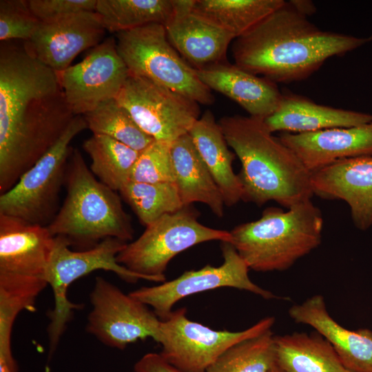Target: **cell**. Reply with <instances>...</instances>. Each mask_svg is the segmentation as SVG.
<instances>
[{"mask_svg":"<svg viewBox=\"0 0 372 372\" xmlns=\"http://www.w3.org/2000/svg\"><path fill=\"white\" fill-rule=\"evenodd\" d=\"M40 23L28 0L0 1L1 41H28Z\"/></svg>","mask_w":372,"mask_h":372,"instance_id":"836d02e7","label":"cell"},{"mask_svg":"<svg viewBox=\"0 0 372 372\" xmlns=\"http://www.w3.org/2000/svg\"><path fill=\"white\" fill-rule=\"evenodd\" d=\"M83 116L93 134L107 136L139 152L154 141L116 99L102 103Z\"/></svg>","mask_w":372,"mask_h":372,"instance_id":"f546056e","label":"cell"},{"mask_svg":"<svg viewBox=\"0 0 372 372\" xmlns=\"http://www.w3.org/2000/svg\"><path fill=\"white\" fill-rule=\"evenodd\" d=\"M277 364L286 372H351L318 332L274 335Z\"/></svg>","mask_w":372,"mask_h":372,"instance_id":"d4e9b609","label":"cell"},{"mask_svg":"<svg viewBox=\"0 0 372 372\" xmlns=\"http://www.w3.org/2000/svg\"><path fill=\"white\" fill-rule=\"evenodd\" d=\"M0 372H14L7 364L0 362Z\"/></svg>","mask_w":372,"mask_h":372,"instance_id":"74e56055","label":"cell"},{"mask_svg":"<svg viewBox=\"0 0 372 372\" xmlns=\"http://www.w3.org/2000/svg\"><path fill=\"white\" fill-rule=\"evenodd\" d=\"M264 122L272 133H311L366 124L372 122V114L318 104L304 96L285 92L276 110Z\"/></svg>","mask_w":372,"mask_h":372,"instance_id":"7402d4cb","label":"cell"},{"mask_svg":"<svg viewBox=\"0 0 372 372\" xmlns=\"http://www.w3.org/2000/svg\"><path fill=\"white\" fill-rule=\"evenodd\" d=\"M274 322L273 317H267L240 331H216L189 320L182 308L162 320L160 353L183 372H206L231 347L270 330Z\"/></svg>","mask_w":372,"mask_h":372,"instance_id":"30bf717a","label":"cell"},{"mask_svg":"<svg viewBox=\"0 0 372 372\" xmlns=\"http://www.w3.org/2000/svg\"><path fill=\"white\" fill-rule=\"evenodd\" d=\"M45 279L0 272V360L17 366L10 345L11 332L17 315L34 311L36 299L48 285Z\"/></svg>","mask_w":372,"mask_h":372,"instance_id":"4316f807","label":"cell"},{"mask_svg":"<svg viewBox=\"0 0 372 372\" xmlns=\"http://www.w3.org/2000/svg\"><path fill=\"white\" fill-rule=\"evenodd\" d=\"M119 192L145 227L165 214L185 207L175 183L130 180Z\"/></svg>","mask_w":372,"mask_h":372,"instance_id":"4dcf8cb0","label":"cell"},{"mask_svg":"<svg viewBox=\"0 0 372 372\" xmlns=\"http://www.w3.org/2000/svg\"><path fill=\"white\" fill-rule=\"evenodd\" d=\"M127 244L118 238H107L90 249L74 251L65 237L55 236L45 273L54 299V309L48 314L50 323L47 329L50 353L56 349L74 311L82 308L81 304L73 303L68 298V289L73 282L96 270L114 272L127 282L146 280L144 276L118 262L117 255Z\"/></svg>","mask_w":372,"mask_h":372,"instance_id":"52a82bcc","label":"cell"},{"mask_svg":"<svg viewBox=\"0 0 372 372\" xmlns=\"http://www.w3.org/2000/svg\"><path fill=\"white\" fill-rule=\"evenodd\" d=\"M218 124L241 163L242 200L259 206L273 200L288 209L311 200V172L264 120L235 115L221 118Z\"/></svg>","mask_w":372,"mask_h":372,"instance_id":"3957f363","label":"cell"},{"mask_svg":"<svg viewBox=\"0 0 372 372\" xmlns=\"http://www.w3.org/2000/svg\"><path fill=\"white\" fill-rule=\"evenodd\" d=\"M289 315L296 322L315 329L331 344L349 371L372 372V331L343 327L329 315L322 296L315 295L292 306Z\"/></svg>","mask_w":372,"mask_h":372,"instance_id":"ffe728a7","label":"cell"},{"mask_svg":"<svg viewBox=\"0 0 372 372\" xmlns=\"http://www.w3.org/2000/svg\"><path fill=\"white\" fill-rule=\"evenodd\" d=\"M276 363L271 329L225 351L206 372H270Z\"/></svg>","mask_w":372,"mask_h":372,"instance_id":"1f68e13d","label":"cell"},{"mask_svg":"<svg viewBox=\"0 0 372 372\" xmlns=\"http://www.w3.org/2000/svg\"><path fill=\"white\" fill-rule=\"evenodd\" d=\"M170 149L175 184L184 207L201 203L222 217L225 205L222 194L189 133L172 143Z\"/></svg>","mask_w":372,"mask_h":372,"instance_id":"603a6c76","label":"cell"},{"mask_svg":"<svg viewBox=\"0 0 372 372\" xmlns=\"http://www.w3.org/2000/svg\"><path fill=\"white\" fill-rule=\"evenodd\" d=\"M323 223L320 209L311 200L287 211L269 207L259 219L230 231L229 243L249 269L284 271L320 245Z\"/></svg>","mask_w":372,"mask_h":372,"instance_id":"5b68a950","label":"cell"},{"mask_svg":"<svg viewBox=\"0 0 372 372\" xmlns=\"http://www.w3.org/2000/svg\"><path fill=\"white\" fill-rule=\"evenodd\" d=\"M74 116L59 73L25 41H1L0 194L56 143Z\"/></svg>","mask_w":372,"mask_h":372,"instance_id":"6da1fadb","label":"cell"},{"mask_svg":"<svg viewBox=\"0 0 372 372\" xmlns=\"http://www.w3.org/2000/svg\"><path fill=\"white\" fill-rule=\"evenodd\" d=\"M95 11L105 30L116 34L151 23L165 25L175 14L176 0H97Z\"/></svg>","mask_w":372,"mask_h":372,"instance_id":"83f0119b","label":"cell"},{"mask_svg":"<svg viewBox=\"0 0 372 372\" xmlns=\"http://www.w3.org/2000/svg\"><path fill=\"white\" fill-rule=\"evenodd\" d=\"M90 298L86 331L103 344L123 349L148 338L158 342L162 320L147 305L101 276L95 278Z\"/></svg>","mask_w":372,"mask_h":372,"instance_id":"7c38bea8","label":"cell"},{"mask_svg":"<svg viewBox=\"0 0 372 372\" xmlns=\"http://www.w3.org/2000/svg\"><path fill=\"white\" fill-rule=\"evenodd\" d=\"M313 195L342 200L360 230L372 226V156L339 160L311 172Z\"/></svg>","mask_w":372,"mask_h":372,"instance_id":"2e32d148","label":"cell"},{"mask_svg":"<svg viewBox=\"0 0 372 372\" xmlns=\"http://www.w3.org/2000/svg\"><path fill=\"white\" fill-rule=\"evenodd\" d=\"M64 185V201L47 226L53 236L65 237L77 251L107 238L132 240L131 219L120 196L96 178L78 149L73 148L69 157Z\"/></svg>","mask_w":372,"mask_h":372,"instance_id":"277c9868","label":"cell"},{"mask_svg":"<svg viewBox=\"0 0 372 372\" xmlns=\"http://www.w3.org/2000/svg\"><path fill=\"white\" fill-rule=\"evenodd\" d=\"M193 0H176L174 17L165 25L172 45L194 68L227 61V52L235 39L191 10Z\"/></svg>","mask_w":372,"mask_h":372,"instance_id":"d6986e66","label":"cell"},{"mask_svg":"<svg viewBox=\"0 0 372 372\" xmlns=\"http://www.w3.org/2000/svg\"><path fill=\"white\" fill-rule=\"evenodd\" d=\"M278 137L311 172L339 160L372 156V122Z\"/></svg>","mask_w":372,"mask_h":372,"instance_id":"ac0fdd59","label":"cell"},{"mask_svg":"<svg viewBox=\"0 0 372 372\" xmlns=\"http://www.w3.org/2000/svg\"><path fill=\"white\" fill-rule=\"evenodd\" d=\"M105 31L96 11L81 12L57 21L41 23L25 42L37 59L60 73L81 52L102 42Z\"/></svg>","mask_w":372,"mask_h":372,"instance_id":"9a60e30c","label":"cell"},{"mask_svg":"<svg viewBox=\"0 0 372 372\" xmlns=\"http://www.w3.org/2000/svg\"><path fill=\"white\" fill-rule=\"evenodd\" d=\"M116 99L139 127L157 141L173 143L188 134L200 117L196 101L130 73Z\"/></svg>","mask_w":372,"mask_h":372,"instance_id":"8fae6325","label":"cell"},{"mask_svg":"<svg viewBox=\"0 0 372 372\" xmlns=\"http://www.w3.org/2000/svg\"><path fill=\"white\" fill-rule=\"evenodd\" d=\"M201 81L232 99L249 116L265 120L278 107L282 92L277 83L228 61L196 70Z\"/></svg>","mask_w":372,"mask_h":372,"instance_id":"44dd1931","label":"cell"},{"mask_svg":"<svg viewBox=\"0 0 372 372\" xmlns=\"http://www.w3.org/2000/svg\"><path fill=\"white\" fill-rule=\"evenodd\" d=\"M231 240L230 231L199 223L196 214L188 206L147 225L136 240L126 245L116 260L146 280L164 282L167 267L177 254L205 242H230Z\"/></svg>","mask_w":372,"mask_h":372,"instance_id":"ba28073f","label":"cell"},{"mask_svg":"<svg viewBox=\"0 0 372 372\" xmlns=\"http://www.w3.org/2000/svg\"><path fill=\"white\" fill-rule=\"evenodd\" d=\"M221 250L223 262L218 267L206 265L198 270L187 271L174 280L157 286L143 287L129 294L152 307L161 320L171 315L173 306L180 300L220 287L248 291L265 299L276 298L271 291L251 281L249 267L231 243L222 242Z\"/></svg>","mask_w":372,"mask_h":372,"instance_id":"4fadbf2b","label":"cell"},{"mask_svg":"<svg viewBox=\"0 0 372 372\" xmlns=\"http://www.w3.org/2000/svg\"><path fill=\"white\" fill-rule=\"evenodd\" d=\"M270 372H286V371L283 370L276 362Z\"/></svg>","mask_w":372,"mask_h":372,"instance_id":"f35d334b","label":"cell"},{"mask_svg":"<svg viewBox=\"0 0 372 372\" xmlns=\"http://www.w3.org/2000/svg\"><path fill=\"white\" fill-rule=\"evenodd\" d=\"M59 75L70 110L74 116H83L116 99L130 72L118 52L115 37H110Z\"/></svg>","mask_w":372,"mask_h":372,"instance_id":"5bb4252c","label":"cell"},{"mask_svg":"<svg viewBox=\"0 0 372 372\" xmlns=\"http://www.w3.org/2000/svg\"><path fill=\"white\" fill-rule=\"evenodd\" d=\"M118 54L130 74L145 78L198 104L214 98L190 65L168 40L165 25L151 23L116 34Z\"/></svg>","mask_w":372,"mask_h":372,"instance_id":"8992f818","label":"cell"},{"mask_svg":"<svg viewBox=\"0 0 372 372\" xmlns=\"http://www.w3.org/2000/svg\"><path fill=\"white\" fill-rule=\"evenodd\" d=\"M87 129L82 115L75 116L56 143L6 192L0 194V214L48 226L59 210L72 140Z\"/></svg>","mask_w":372,"mask_h":372,"instance_id":"9c48e42d","label":"cell"},{"mask_svg":"<svg viewBox=\"0 0 372 372\" xmlns=\"http://www.w3.org/2000/svg\"><path fill=\"white\" fill-rule=\"evenodd\" d=\"M83 149L91 159L92 174L114 191L120 192L131 180L139 152L101 134L85 140Z\"/></svg>","mask_w":372,"mask_h":372,"instance_id":"f1b7e54d","label":"cell"},{"mask_svg":"<svg viewBox=\"0 0 372 372\" xmlns=\"http://www.w3.org/2000/svg\"><path fill=\"white\" fill-rule=\"evenodd\" d=\"M33 14L41 23H52L73 14L95 11L97 0H28Z\"/></svg>","mask_w":372,"mask_h":372,"instance_id":"e575fe53","label":"cell"},{"mask_svg":"<svg viewBox=\"0 0 372 372\" xmlns=\"http://www.w3.org/2000/svg\"><path fill=\"white\" fill-rule=\"evenodd\" d=\"M189 134L218 185L225 205L231 207L242 200V186L232 167L235 154L229 149L213 113L206 110L194 123Z\"/></svg>","mask_w":372,"mask_h":372,"instance_id":"cb8c5ba5","label":"cell"},{"mask_svg":"<svg viewBox=\"0 0 372 372\" xmlns=\"http://www.w3.org/2000/svg\"><path fill=\"white\" fill-rule=\"evenodd\" d=\"M171 144L154 141L140 154L134 164L131 180L147 183H175Z\"/></svg>","mask_w":372,"mask_h":372,"instance_id":"d6a6232c","label":"cell"},{"mask_svg":"<svg viewBox=\"0 0 372 372\" xmlns=\"http://www.w3.org/2000/svg\"><path fill=\"white\" fill-rule=\"evenodd\" d=\"M135 372H183L177 369L161 353H148L144 355L135 364Z\"/></svg>","mask_w":372,"mask_h":372,"instance_id":"d590c367","label":"cell"},{"mask_svg":"<svg viewBox=\"0 0 372 372\" xmlns=\"http://www.w3.org/2000/svg\"><path fill=\"white\" fill-rule=\"evenodd\" d=\"M372 40L323 30L289 1L271 13L232 45L234 64L276 83L304 81L333 57Z\"/></svg>","mask_w":372,"mask_h":372,"instance_id":"7a4b0ae2","label":"cell"},{"mask_svg":"<svg viewBox=\"0 0 372 372\" xmlns=\"http://www.w3.org/2000/svg\"><path fill=\"white\" fill-rule=\"evenodd\" d=\"M54 239L47 226L0 214V272L46 280Z\"/></svg>","mask_w":372,"mask_h":372,"instance_id":"e0dca14e","label":"cell"},{"mask_svg":"<svg viewBox=\"0 0 372 372\" xmlns=\"http://www.w3.org/2000/svg\"><path fill=\"white\" fill-rule=\"evenodd\" d=\"M289 2L300 14L308 17L313 15L317 10L315 3L309 0H291Z\"/></svg>","mask_w":372,"mask_h":372,"instance_id":"8d00e7d4","label":"cell"},{"mask_svg":"<svg viewBox=\"0 0 372 372\" xmlns=\"http://www.w3.org/2000/svg\"><path fill=\"white\" fill-rule=\"evenodd\" d=\"M285 3L284 0H193L191 10L236 39Z\"/></svg>","mask_w":372,"mask_h":372,"instance_id":"484cf974","label":"cell"}]
</instances>
